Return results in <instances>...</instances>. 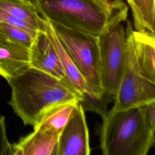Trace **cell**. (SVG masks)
Returning a JSON list of instances; mask_svg holds the SVG:
<instances>
[{
	"instance_id": "2",
	"label": "cell",
	"mask_w": 155,
	"mask_h": 155,
	"mask_svg": "<svg viewBox=\"0 0 155 155\" xmlns=\"http://www.w3.org/2000/svg\"><path fill=\"white\" fill-rule=\"evenodd\" d=\"M45 19L99 36L111 24L127 20L124 0H31Z\"/></svg>"
},
{
	"instance_id": "18",
	"label": "cell",
	"mask_w": 155,
	"mask_h": 155,
	"mask_svg": "<svg viewBox=\"0 0 155 155\" xmlns=\"http://www.w3.org/2000/svg\"><path fill=\"white\" fill-rule=\"evenodd\" d=\"M12 145L7 139L5 117H0V155H12Z\"/></svg>"
},
{
	"instance_id": "14",
	"label": "cell",
	"mask_w": 155,
	"mask_h": 155,
	"mask_svg": "<svg viewBox=\"0 0 155 155\" xmlns=\"http://www.w3.org/2000/svg\"><path fill=\"white\" fill-rule=\"evenodd\" d=\"M78 102V100L71 101L52 107L45 112L33 126V130H51L60 134Z\"/></svg>"
},
{
	"instance_id": "15",
	"label": "cell",
	"mask_w": 155,
	"mask_h": 155,
	"mask_svg": "<svg viewBox=\"0 0 155 155\" xmlns=\"http://www.w3.org/2000/svg\"><path fill=\"white\" fill-rule=\"evenodd\" d=\"M131 8L136 31L155 35L154 0H127Z\"/></svg>"
},
{
	"instance_id": "10",
	"label": "cell",
	"mask_w": 155,
	"mask_h": 155,
	"mask_svg": "<svg viewBox=\"0 0 155 155\" xmlns=\"http://www.w3.org/2000/svg\"><path fill=\"white\" fill-rule=\"evenodd\" d=\"M29 67L28 48L7 40L0 42V76L8 81Z\"/></svg>"
},
{
	"instance_id": "1",
	"label": "cell",
	"mask_w": 155,
	"mask_h": 155,
	"mask_svg": "<svg viewBox=\"0 0 155 155\" xmlns=\"http://www.w3.org/2000/svg\"><path fill=\"white\" fill-rule=\"evenodd\" d=\"M7 82L12 88L8 103L25 125L34 126L45 112L57 104L79 102L82 98L71 85L32 67Z\"/></svg>"
},
{
	"instance_id": "17",
	"label": "cell",
	"mask_w": 155,
	"mask_h": 155,
	"mask_svg": "<svg viewBox=\"0 0 155 155\" xmlns=\"http://www.w3.org/2000/svg\"><path fill=\"white\" fill-rule=\"evenodd\" d=\"M0 22H3L23 29L28 33L33 38H35L38 30L28 23L15 17L7 12L0 8Z\"/></svg>"
},
{
	"instance_id": "11",
	"label": "cell",
	"mask_w": 155,
	"mask_h": 155,
	"mask_svg": "<svg viewBox=\"0 0 155 155\" xmlns=\"http://www.w3.org/2000/svg\"><path fill=\"white\" fill-rule=\"evenodd\" d=\"M132 42L141 75L155 83V35L133 30Z\"/></svg>"
},
{
	"instance_id": "13",
	"label": "cell",
	"mask_w": 155,
	"mask_h": 155,
	"mask_svg": "<svg viewBox=\"0 0 155 155\" xmlns=\"http://www.w3.org/2000/svg\"><path fill=\"white\" fill-rule=\"evenodd\" d=\"M0 8L37 30L45 31L47 21L39 14L31 0H0Z\"/></svg>"
},
{
	"instance_id": "5",
	"label": "cell",
	"mask_w": 155,
	"mask_h": 155,
	"mask_svg": "<svg viewBox=\"0 0 155 155\" xmlns=\"http://www.w3.org/2000/svg\"><path fill=\"white\" fill-rule=\"evenodd\" d=\"M132 24L127 20L125 31V65L111 108L120 111L137 107L155 101V83L140 74L135 58L132 42Z\"/></svg>"
},
{
	"instance_id": "12",
	"label": "cell",
	"mask_w": 155,
	"mask_h": 155,
	"mask_svg": "<svg viewBox=\"0 0 155 155\" xmlns=\"http://www.w3.org/2000/svg\"><path fill=\"white\" fill-rule=\"evenodd\" d=\"M47 21V26L45 30V33L57 52L68 82L82 96L87 91L86 82L75 66L67 50L59 40L50 23L48 20Z\"/></svg>"
},
{
	"instance_id": "19",
	"label": "cell",
	"mask_w": 155,
	"mask_h": 155,
	"mask_svg": "<svg viewBox=\"0 0 155 155\" xmlns=\"http://www.w3.org/2000/svg\"><path fill=\"white\" fill-rule=\"evenodd\" d=\"M6 38H5V36H4V35L0 31V42H3V41H6Z\"/></svg>"
},
{
	"instance_id": "3",
	"label": "cell",
	"mask_w": 155,
	"mask_h": 155,
	"mask_svg": "<svg viewBox=\"0 0 155 155\" xmlns=\"http://www.w3.org/2000/svg\"><path fill=\"white\" fill-rule=\"evenodd\" d=\"M139 107L107 111L98 130L104 155H146L155 142Z\"/></svg>"
},
{
	"instance_id": "7",
	"label": "cell",
	"mask_w": 155,
	"mask_h": 155,
	"mask_svg": "<svg viewBox=\"0 0 155 155\" xmlns=\"http://www.w3.org/2000/svg\"><path fill=\"white\" fill-rule=\"evenodd\" d=\"M90 152L85 112L78 102L59 134L56 155H89Z\"/></svg>"
},
{
	"instance_id": "4",
	"label": "cell",
	"mask_w": 155,
	"mask_h": 155,
	"mask_svg": "<svg viewBox=\"0 0 155 155\" xmlns=\"http://www.w3.org/2000/svg\"><path fill=\"white\" fill-rule=\"evenodd\" d=\"M49 22L86 82L87 91L81 99H105L110 102L114 101L113 96L104 93L102 88L98 36Z\"/></svg>"
},
{
	"instance_id": "9",
	"label": "cell",
	"mask_w": 155,
	"mask_h": 155,
	"mask_svg": "<svg viewBox=\"0 0 155 155\" xmlns=\"http://www.w3.org/2000/svg\"><path fill=\"white\" fill-rule=\"evenodd\" d=\"M59 133L37 130L12 145V155H56Z\"/></svg>"
},
{
	"instance_id": "6",
	"label": "cell",
	"mask_w": 155,
	"mask_h": 155,
	"mask_svg": "<svg viewBox=\"0 0 155 155\" xmlns=\"http://www.w3.org/2000/svg\"><path fill=\"white\" fill-rule=\"evenodd\" d=\"M99 69L104 93L116 97L125 65V31L120 23L98 36Z\"/></svg>"
},
{
	"instance_id": "8",
	"label": "cell",
	"mask_w": 155,
	"mask_h": 155,
	"mask_svg": "<svg viewBox=\"0 0 155 155\" xmlns=\"http://www.w3.org/2000/svg\"><path fill=\"white\" fill-rule=\"evenodd\" d=\"M29 58L30 67L71 85L66 77L57 52L45 31H38L29 48Z\"/></svg>"
},
{
	"instance_id": "16",
	"label": "cell",
	"mask_w": 155,
	"mask_h": 155,
	"mask_svg": "<svg viewBox=\"0 0 155 155\" xmlns=\"http://www.w3.org/2000/svg\"><path fill=\"white\" fill-rule=\"evenodd\" d=\"M0 31L7 41L28 48L33 41V38L26 31L3 22H0Z\"/></svg>"
}]
</instances>
